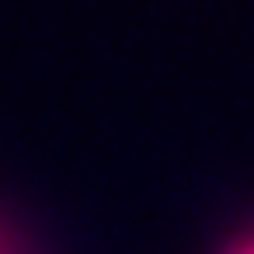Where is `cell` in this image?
I'll return each mask as SVG.
<instances>
[{
  "label": "cell",
  "instance_id": "6da1fadb",
  "mask_svg": "<svg viewBox=\"0 0 254 254\" xmlns=\"http://www.w3.org/2000/svg\"><path fill=\"white\" fill-rule=\"evenodd\" d=\"M226 254H254V236H250V240H240V245H231Z\"/></svg>",
  "mask_w": 254,
  "mask_h": 254
}]
</instances>
